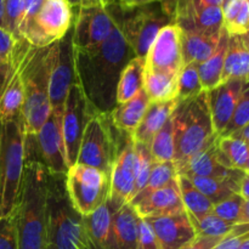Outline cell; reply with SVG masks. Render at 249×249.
<instances>
[{"label":"cell","mask_w":249,"mask_h":249,"mask_svg":"<svg viewBox=\"0 0 249 249\" xmlns=\"http://www.w3.org/2000/svg\"><path fill=\"white\" fill-rule=\"evenodd\" d=\"M73 53L77 83L90 106L96 113L109 114L117 106V85L122 71L135 57L118 22L116 21L111 34L96 49L90 51L73 49Z\"/></svg>","instance_id":"1"},{"label":"cell","mask_w":249,"mask_h":249,"mask_svg":"<svg viewBox=\"0 0 249 249\" xmlns=\"http://www.w3.org/2000/svg\"><path fill=\"white\" fill-rule=\"evenodd\" d=\"M49 172L36 155H24V169L12 213L17 249H43L48 243Z\"/></svg>","instance_id":"2"},{"label":"cell","mask_w":249,"mask_h":249,"mask_svg":"<svg viewBox=\"0 0 249 249\" xmlns=\"http://www.w3.org/2000/svg\"><path fill=\"white\" fill-rule=\"evenodd\" d=\"M174 129L177 168L181 167L192 156L206 150L216 140L212 123L207 92L202 91L191 99L178 100L172 114Z\"/></svg>","instance_id":"3"},{"label":"cell","mask_w":249,"mask_h":249,"mask_svg":"<svg viewBox=\"0 0 249 249\" xmlns=\"http://www.w3.org/2000/svg\"><path fill=\"white\" fill-rule=\"evenodd\" d=\"M24 101L21 111L24 135H36L51 112L49 101L48 46H31L21 65Z\"/></svg>","instance_id":"4"},{"label":"cell","mask_w":249,"mask_h":249,"mask_svg":"<svg viewBox=\"0 0 249 249\" xmlns=\"http://www.w3.org/2000/svg\"><path fill=\"white\" fill-rule=\"evenodd\" d=\"M0 219L16 207L24 169V133L21 117L0 123Z\"/></svg>","instance_id":"5"},{"label":"cell","mask_w":249,"mask_h":249,"mask_svg":"<svg viewBox=\"0 0 249 249\" xmlns=\"http://www.w3.org/2000/svg\"><path fill=\"white\" fill-rule=\"evenodd\" d=\"M46 218L49 249H79L84 223L71 206L63 175L49 174Z\"/></svg>","instance_id":"6"},{"label":"cell","mask_w":249,"mask_h":249,"mask_svg":"<svg viewBox=\"0 0 249 249\" xmlns=\"http://www.w3.org/2000/svg\"><path fill=\"white\" fill-rule=\"evenodd\" d=\"M112 16L118 22L124 38L128 41L135 57L146 58L151 45L155 41L158 32L167 24L173 23L172 17L164 9L162 2H151L136 9L114 14L109 6Z\"/></svg>","instance_id":"7"},{"label":"cell","mask_w":249,"mask_h":249,"mask_svg":"<svg viewBox=\"0 0 249 249\" xmlns=\"http://www.w3.org/2000/svg\"><path fill=\"white\" fill-rule=\"evenodd\" d=\"M118 129L114 128L111 113H95L88 122L80 141L78 164L96 168L111 174L117 155Z\"/></svg>","instance_id":"8"},{"label":"cell","mask_w":249,"mask_h":249,"mask_svg":"<svg viewBox=\"0 0 249 249\" xmlns=\"http://www.w3.org/2000/svg\"><path fill=\"white\" fill-rule=\"evenodd\" d=\"M71 206L80 216L94 213L109 196V175L96 168L75 163L65 177Z\"/></svg>","instance_id":"9"},{"label":"cell","mask_w":249,"mask_h":249,"mask_svg":"<svg viewBox=\"0 0 249 249\" xmlns=\"http://www.w3.org/2000/svg\"><path fill=\"white\" fill-rule=\"evenodd\" d=\"M73 24L67 0H43L36 14L21 27V38L33 48H46L61 40Z\"/></svg>","instance_id":"10"},{"label":"cell","mask_w":249,"mask_h":249,"mask_svg":"<svg viewBox=\"0 0 249 249\" xmlns=\"http://www.w3.org/2000/svg\"><path fill=\"white\" fill-rule=\"evenodd\" d=\"M49 101L51 111L63 112L65 102L72 84L77 82L72 28L61 40L48 46Z\"/></svg>","instance_id":"11"},{"label":"cell","mask_w":249,"mask_h":249,"mask_svg":"<svg viewBox=\"0 0 249 249\" xmlns=\"http://www.w3.org/2000/svg\"><path fill=\"white\" fill-rule=\"evenodd\" d=\"M136 179V155L130 134L119 131L117 155L109 174V196L107 202L113 209L130 203Z\"/></svg>","instance_id":"12"},{"label":"cell","mask_w":249,"mask_h":249,"mask_svg":"<svg viewBox=\"0 0 249 249\" xmlns=\"http://www.w3.org/2000/svg\"><path fill=\"white\" fill-rule=\"evenodd\" d=\"M95 113L96 112L90 106L84 91L75 82L70 88L62 114V136L68 168L77 163L83 133Z\"/></svg>","instance_id":"13"},{"label":"cell","mask_w":249,"mask_h":249,"mask_svg":"<svg viewBox=\"0 0 249 249\" xmlns=\"http://www.w3.org/2000/svg\"><path fill=\"white\" fill-rule=\"evenodd\" d=\"M114 24L116 21L107 6L78 9L72 27L73 49L94 50L106 40Z\"/></svg>","instance_id":"14"},{"label":"cell","mask_w":249,"mask_h":249,"mask_svg":"<svg viewBox=\"0 0 249 249\" xmlns=\"http://www.w3.org/2000/svg\"><path fill=\"white\" fill-rule=\"evenodd\" d=\"M63 112L51 111L38 133L36 134L38 158L50 175H63L68 172L62 136Z\"/></svg>","instance_id":"15"},{"label":"cell","mask_w":249,"mask_h":249,"mask_svg":"<svg viewBox=\"0 0 249 249\" xmlns=\"http://www.w3.org/2000/svg\"><path fill=\"white\" fill-rule=\"evenodd\" d=\"M182 31L178 24L169 23L158 32L145 58V68L160 72L179 73L182 68Z\"/></svg>","instance_id":"16"},{"label":"cell","mask_w":249,"mask_h":249,"mask_svg":"<svg viewBox=\"0 0 249 249\" xmlns=\"http://www.w3.org/2000/svg\"><path fill=\"white\" fill-rule=\"evenodd\" d=\"M145 220L155 232L160 249H181L197 237L186 211Z\"/></svg>","instance_id":"17"},{"label":"cell","mask_w":249,"mask_h":249,"mask_svg":"<svg viewBox=\"0 0 249 249\" xmlns=\"http://www.w3.org/2000/svg\"><path fill=\"white\" fill-rule=\"evenodd\" d=\"M130 204L142 219L172 215L185 211L178 178L162 189L156 190L146 196L136 197Z\"/></svg>","instance_id":"18"},{"label":"cell","mask_w":249,"mask_h":249,"mask_svg":"<svg viewBox=\"0 0 249 249\" xmlns=\"http://www.w3.org/2000/svg\"><path fill=\"white\" fill-rule=\"evenodd\" d=\"M245 85L246 82L243 80L231 79L221 83L211 91H206L212 123L218 136L230 123Z\"/></svg>","instance_id":"19"},{"label":"cell","mask_w":249,"mask_h":249,"mask_svg":"<svg viewBox=\"0 0 249 249\" xmlns=\"http://www.w3.org/2000/svg\"><path fill=\"white\" fill-rule=\"evenodd\" d=\"M197 175L204 178H220V179H233L241 182L246 173L242 170L230 169L221 164L216 157L215 141L206 150L199 151L192 156L186 163L178 168V175Z\"/></svg>","instance_id":"20"},{"label":"cell","mask_w":249,"mask_h":249,"mask_svg":"<svg viewBox=\"0 0 249 249\" xmlns=\"http://www.w3.org/2000/svg\"><path fill=\"white\" fill-rule=\"evenodd\" d=\"M177 105L178 99L164 102H150L142 121L131 135L134 142L145 143L150 146L156 134L170 118Z\"/></svg>","instance_id":"21"},{"label":"cell","mask_w":249,"mask_h":249,"mask_svg":"<svg viewBox=\"0 0 249 249\" xmlns=\"http://www.w3.org/2000/svg\"><path fill=\"white\" fill-rule=\"evenodd\" d=\"M139 219L130 203L118 209L112 208V231L118 249H138Z\"/></svg>","instance_id":"22"},{"label":"cell","mask_w":249,"mask_h":249,"mask_svg":"<svg viewBox=\"0 0 249 249\" xmlns=\"http://www.w3.org/2000/svg\"><path fill=\"white\" fill-rule=\"evenodd\" d=\"M148 105H150V99L142 88L133 99L122 105H117L111 112V119L114 128L133 135L142 121Z\"/></svg>","instance_id":"23"},{"label":"cell","mask_w":249,"mask_h":249,"mask_svg":"<svg viewBox=\"0 0 249 249\" xmlns=\"http://www.w3.org/2000/svg\"><path fill=\"white\" fill-rule=\"evenodd\" d=\"M231 79L249 82V48L243 36H229L221 83Z\"/></svg>","instance_id":"24"},{"label":"cell","mask_w":249,"mask_h":249,"mask_svg":"<svg viewBox=\"0 0 249 249\" xmlns=\"http://www.w3.org/2000/svg\"><path fill=\"white\" fill-rule=\"evenodd\" d=\"M220 36H208V34L184 32L181 34V53L182 65L199 63L208 60L218 48Z\"/></svg>","instance_id":"25"},{"label":"cell","mask_w":249,"mask_h":249,"mask_svg":"<svg viewBox=\"0 0 249 249\" xmlns=\"http://www.w3.org/2000/svg\"><path fill=\"white\" fill-rule=\"evenodd\" d=\"M85 230L102 249H118L112 231V208L108 202L90 215L83 216Z\"/></svg>","instance_id":"26"},{"label":"cell","mask_w":249,"mask_h":249,"mask_svg":"<svg viewBox=\"0 0 249 249\" xmlns=\"http://www.w3.org/2000/svg\"><path fill=\"white\" fill-rule=\"evenodd\" d=\"M229 44V34L223 28L219 40L218 48L213 55L204 62L197 65L198 70L199 82L203 91H211L221 84V75H223L224 62H225L226 50Z\"/></svg>","instance_id":"27"},{"label":"cell","mask_w":249,"mask_h":249,"mask_svg":"<svg viewBox=\"0 0 249 249\" xmlns=\"http://www.w3.org/2000/svg\"><path fill=\"white\" fill-rule=\"evenodd\" d=\"M178 75L179 73L160 72L145 68L143 89L150 102H164L177 99Z\"/></svg>","instance_id":"28"},{"label":"cell","mask_w":249,"mask_h":249,"mask_svg":"<svg viewBox=\"0 0 249 249\" xmlns=\"http://www.w3.org/2000/svg\"><path fill=\"white\" fill-rule=\"evenodd\" d=\"M21 65L11 75L6 87L4 88L1 95H0V123L15 121L21 117L22 106H23L24 101Z\"/></svg>","instance_id":"29"},{"label":"cell","mask_w":249,"mask_h":249,"mask_svg":"<svg viewBox=\"0 0 249 249\" xmlns=\"http://www.w3.org/2000/svg\"><path fill=\"white\" fill-rule=\"evenodd\" d=\"M145 75V58L133 57L123 68L117 85L116 101L117 105L133 99L143 88Z\"/></svg>","instance_id":"30"},{"label":"cell","mask_w":249,"mask_h":249,"mask_svg":"<svg viewBox=\"0 0 249 249\" xmlns=\"http://www.w3.org/2000/svg\"><path fill=\"white\" fill-rule=\"evenodd\" d=\"M215 146L216 157L224 167L245 172L249 143L236 136H218Z\"/></svg>","instance_id":"31"},{"label":"cell","mask_w":249,"mask_h":249,"mask_svg":"<svg viewBox=\"0 0 249 249\" xmlns=\"http://www.w3.org/2000/svg\"><path fill=\"white\" fill-rule=\"evenodd\" d=\"M184 177H186L195 185V187H197L204 196L208 197L214 204L240 192V181L237 180L204 178L191 174L184 175Z\"/></svg>","instance_id":"32"},{"label":"cell","mask_w":249,"mask_h":249,"mask_svg":"<svg viewBox=\"0 0 249 249\" xmlns=\"http://www.w3.org/2000/svg\"><path fill=\"white\" fill-rule=\"evenodd\" d=\"M180 195L184 208L189 216L192 218H202V216L211 214L213 211L214 203L204 196L195 185L184 175H178Z\"/></svg>","instance_id":"33"},{"label":"cell","mask_w":249,"mask_h":249,"mask_svg":"<svg viewBox=\"0 0 249 249\" xmlns=\"http://www.w3.org/2000/svg\"><path fill=\"white\" fill-rule=\"evenodd\" d=\"M150 151L153 162H174L175 142L172 116L152 139Z\"/></svg>","instance_id":"34"},{"label":"cell","mask_w":249,"mask_h":249,"mask_svg":"<svg viewBox=\"0 0 249 249\" xmlns=\"http://www.w3.org/2000/svg\"><path fill=\"white\" fill-rule=\"evenodd\" d=\"M177 178L178 168L175 162H153L152 168H151L150 178H148V181L146 184L145 189L140 194L136 195L134 198L146 196V195L151 194V192L156 191V190L162 189V187H164L165 185H168L170 181L177 179Z\"/></svg>","instance_id":"35"},{"label":"cell","mask_w":249,"mask_h":249,"mask_svg":"<svg viewBox=\"0 0 249 249\" xmlns=\"http://www.w3.org/2000/svg\"><path fill=\"white\" fill-rule=\"evenodd\" d=\"M189 218L194 225L197 236H206V237L223 238L237 225V224L228 223V221L214 215L213 213L207 214L202 218H192V216H189Z\"/></svg>","instance_id":"36"},{"label":"cell","mask_w":249,"mask_h":249,"mask_svg":"<svg viewBox=\"0 0 249 249\" xmlns=\"http://www.w3.org/2000/svg\"><path fill=\"white\" fill-rule=\"evenodd\" d=\"M203 91L198 77L197 63L182 66L178 75V97L179 101L191 99Z\"/></svg>","instance_id":"37"},{"label":"cell","mask_w":249,"mask_h":249,"mask_svg":"<svg viewBox=\"0 0 249 249\" xmlns=\"http://www.w3.org/2000/svg\"><path fill=\"white\" fill-rule=\"evenodd\" d=\"M134 148H135L136 155V179L135 187H134V197H135L136 195H139L145 189L146 184H147L151 168H152L153 164V160L148 145L134 142Z\"/></svg>","instance_id":"38"},{"label":"cell","mask_w":249,"mask_h":249,"mask_svg":"<svg viewBox=\"0 0 249 249\" xmlns=\"http://www.w3.org/2000/svg\"><path fill=\"white\" fill-rule=\"evenodd\" d=\"M249 124V82L246 83L230 123L219 136H230Z\"/></svg>","instance_id":"39"},{"label":"cell","mask_w":249,"mask_h":249,"mask_svg":"<svg viewBox=\"0 0 249 249\" xmlns=\"http://www.w3.org/2000/svg\"><path fill=\"white\" fill-rule=\"evenodd\" d=\"M24 14V0H4V29L16 40H22L19 27Z\"/></svg>","instance_id":"40"},{"label":"cell","mask_w":249,"mask_h":249,"mask_svg":"<svg viewBox=\"0 0 249 249\" xmlns=\"http://www.w3.org/2000/svg\"><path fill=\"white\" fill-rule=\"evenodd\" d=\"M243 202H245V198L240 194H235L224 201L214 204L212 213L228 223L238 224Z\"/></svg>","instance_id":"41"},{"label":"cell","mask_w":249,"mask_h":249,"mask_svg":"<svg viewBox=\"0 0 249 249\" xmlns=\"http://www.w3.org/2000/svg\"><path fill=\"white\" fill-rule=\"evenodd\" d=\"M0 249H17L16 226L12 216L0 219Z\"/></svg>","instance_id":"42"},{"label":"cell","mask_w":249,"mask_h":249,"mask_svg":"<svg viewBox=\"0 0 249 249\" xmlns=\"http://www.w3.org/2000/svg\"><path fill=\"white\" fill-rule=\"evenodd\" d=\"M229 36H245L249 32V0H245L240 12L232 23L224 28Z\"/></svg>","instance_id":"43"},{"label":"cell","mask_w":249,"mask_h":249,"mask_svg":"<svg viewBox=\"0 0 249 249\" xmlns=\"http://www.w3.org/2000/svg\"><path fill=\"white\" fill-rule=\"evenodd\" d=\"M138 249H160L155 232L145 219H139Z\"/></svg>","instance_id":"44"},{"label":"cell","mask_w":249,"mask_h":249,"mask_svg":"<svg viewBox=\"0 0 249 249\" xmlns=\"http://www.w3.org/2000/svg\"><path fill=\"white\" fill-rule=\"evenodd\" d=\"M16 41L9 32L0 27V66L11 60Z\"/></svg>","instance_id":"45"},{"label":"cell","mask_w":249,"mask_h":249,"mask_svg":"<svg viewBox=\"0 0 249 249\" xmlns=\"http://www.w3.org/2000/svg\"><path fill=\"white\" fill-rule=\"evenodd\" d=\"M243 2H245V0H223L221 11H223L224 28H228L232 23L233 19L240 12Z\"/></svg>","instance_id":"46"},{"label":"cell","mask_w":249,"mask_h":249,"mask_svg":"<svg viewBox=\"0 0 249 249\" xmlns=\"http://www.w3.org/2000/svg\"><path fill=\"white\" fill-rule=\"evenodd\" d=\"M221 238L206 237V236H197L192 242L186 245L181 249H214Z\"/></svg>","instance_id":"47"},{"label":"cell","mask_w":249,"mask_h":249,"mask_svg":"<svg viewBox=\"0 0 249 249\" xmlns=\"http://www.w3.org/2000/svg\"><path fill=\"white\" fill-rule=\"evenodd\" d=\"M155 0H117L116 4L121 7V10L123 11H128V10L136 9V7L143 6V5H147L153 2Z\"/></svg>","instance_id":"48"},{"label":"cell","mask_w":249,"mask_h":249,"mask_svg":"<svg viewBox=\"0 0 249 249\" xmlns=\"http://www.w3.org/2000/svg\"><path fill=\"white\" fill-rule=\"evenodd\" d=\"M67 2L72 7H77V9H82V7L105 6L102 0H67Z\"/></svg>","instance_id":"49"},{"label":"cell","mask_w":249,"mask_h":249,"mask_svg":"<svg viewBox=\"0 0 249 249\" xmlns=\"http://www.w3.org/2000/svg\"><path fill=\"white\" fill-rule=\"evenodd\" d=\"M175 1L189 2L194 5H201V6H219L221 7L223 0H175Z\"/></svg>","instance_id":"50"},{"label":"cell","mask_w":249,"mask_h":249,"mask_svg":"<svg viewBox=\"0 0 249 249\" xmlns=\"http://www.w3.org/2000/svg\"><path fill=\"white\" fill-rule=\"evenodd\" d=\"M238 194L245 199H249V173H246L240 182V192Z\"/></svg>","instance_id":"51"},{"label":"cell","mask_w":249,"mask_h":249,"mask_svg":"<svg viewBox=\"0 0 249 249\" xmlns=\"http://www.w3.org/2000/svg\"><path fill=\"white\" fill-rule=\"evenodd\" d=\"M238 224H249V199H245L242 209H241Z\"/></svg>","instance_id":"52"},{"label":"cell","mask_w":249,"mask_h":249,"mask_svg":"<svg viewBox=\"0 0 249 249\" xmlns=\"http://www.w3.org/2000/svg\"><path fill=\"white\" fill-rule=\"evenodd\" d=\"M230 136H236V138H240V139H242V140H245L247 143H249V124L248 125H246L245 128L241 129V130H238L237 133L232 134V135H230Z\"/></svg>","instance_id":"53"},{"label":"cell","mask_w":249,"mask_h":249,"mask_svg":"<svg viewBox=\"0 0 249 249\" xmlns=\"http://www.w3.org/2000/svg\"><path fill=\"white\" fill-rule=\"evenodd\" d=\"M0 27L4 28V0H0Z\"/></svg>","instance_id":"54"},{"label":"cell","mask_w":249,"mask_h":249,"mask_svg":"<svg viewBox=\"0 0 249 249\" xmlns=\"http://www.w3.org/2000/svg\"><path fill=\"white\" fill-rule=\"evenodd\" d=\"M240 249H249V238H247V240L243 241L242 245H241Z\"/></svg>","instance_id":"55"},{"label":"cell","mask_w":249,"mask_h":249,"mask_svg":"<svg viewBox=\"0 0 249 249\" xmlns=\"http://www.w3.org/2000/svg\"><path fill=\"white\" fill-rule=\"evenodd\" d=\"M102 1H104L105 6H109V5H113V4H116V1H117V0H102Z\"/></svg>","instance_id":"56"},{"label":"cell","mask_w":249,"mask_h":249,"mask_svg":"<svg viewBox=\"0 0 249 249\" xmlns=\"http://www.w3.org/2000/svg\"><path fill=\"white\" fill-rule=\"evenodd\" d=\"M245 173H249V151H248V158H247V164H246Z\"/></svg>","instance_id":"57"},{"label":"cell","mask_w":249,"mask_h":249,"mask_svg":"<svg viewBox=\"0 0 249 249\" xmlns=\"http://www.w3.org/2000/svg\"><path fill=\"white\" fill-rule=\"evenodd\" d=\"M243 36H245L246 41H247V45H248V48H249V32H248V33H246Z\"/></svg>","instance_id":"58"},{"label":"cell","mask_w":249,"mask_h":249,"mask_svg":"<svg viewBox=\"0 0 249 249\" xmlns=\"http://www.w3.org/2000/svg\"><path fill=\"white\" fill-rule=\"evenodd\" d=\"M155 1H157V2H163V1H167V0H155ZM153 1V2H155Z\"/></svg>","instance_id":"59"},{"label":"cell","mask_w":249,"mask_h":249,"mask_svg":"<svg viewBox=\"0 0 249 249\" xmlns=\"http://www.w3.org/2000/svg\"><path fill=\"white\" fill-rule=\"evenodd\" d=\"M43 249H49V246H48V243H46V246H45V247H44Z\"/></svg>","instance_id":"60"},{"label":"cell","mask_w":249,"mask_h":249,"mask_svg":"<svg viewBox=\"0 0 249 249\" xmlns=\"http://www.w3.org/2000/svg\"><path fill=\"white\" fill-rule=\"evenodd\" d=\"M0 125H1V124H0Z\"/></svg>","instance_id":"61"}]
</instances>
